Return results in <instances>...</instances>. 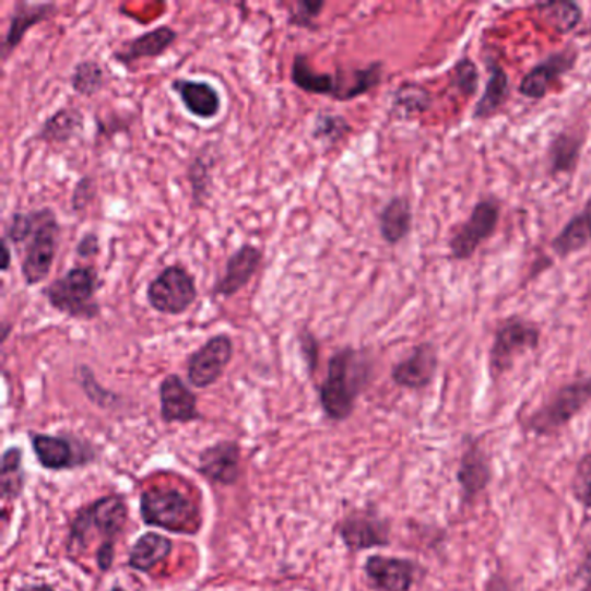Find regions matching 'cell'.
<instances>
[{
  "instance_id": "9a60e30c",
  "label": "cell",
  "mask_w": 591,
  "mask_h": 591,
  "mask_svg": "<svg viewBox=\"0 0 591 591\" xmlns=\"http://www.w3.org/2000/svg\"><path fill=\"white\" fill-rule=\"evenodd\" d=\"M264 260V252L256 245L245 244L227 259L226 271L218 277L212 288L214 297L229 298L239 294L248 283L252 282Z\"/></svg>"
},
{
  "instance_id": "74e56055",
  "label": "cell",
  "mask_w": 591,
  "mask_h": 591,
  "mask_svg": "<svg viewBox=\"0 0 591 591\" xmlns=\"http://www.w3.org/2000/svg\"><path fill=\"white\" fill-rule=\"evenodd\" d=\"M75 375L80 386L85 390L87 398L91 399L94 404H97V406H109V404H114V401H117V395H115L114 392H108V390L103 389V387L96 382L94 371L88 368L87 365L76 366Z\"/></svg>"
},
{
  "instance_id": "4316f807",
  "label": "cell",
  "mask_w": 591,
  "mask_h": 591,
  "mask_svg": "<svg viewBox=\"0 0 591 591\" xmlns=\"http://www.w3.org/2000/svg\"><path fill=\"white\" fill-rule=\"evenodd\" d=\"M487 67H489V79H487L483 96L474 109V118H478V120L495 117L510 96V79L504 68L499 67L495 59L493 61L489 59Z\"/></svg>"
},
{
  "instance_id": "603a6c76",
  "label": "cell",
  "mask_w": 591,
  "mask_h": 591,
  "mask_svg": "<svg viewBox=\"0 0 591 591\" xmlns=\"http://www.w3.org/2000/svg\"><path fill=\"white\" fill-rule=\"evenodd\" d=\"M198 470L212 483L232 486L239 477V446L235 440H224L203 449Z\"/></svg>"
},
{
  "instance_id": "484cf974",
  "label": "cell",
  "mask_w": 591,
  "mask_h": 591,
  "mask_svg": "<svg viewBox=\"0 0 591 591\" xmlns=\"http://www.w3.org/2000/svg\"><path fill=\"white\" fill-rule=\"evenodd\" d=\"M591 244V198L588 200L584 209L570 218L564 226L563 232L555 236L552 241V250L555 256L566 257L572 253L581 252L587 245Z\"/></svg>"
},
{
  "instance_id": "4fadbf2b",
  "label": "cell",
  "mask_w": 591,
  "mask_h": 591,
  "mask_svg": "<svg viewBox=\"0 0 591 591\" xmlns=\"http://www.w3.org/2000/svg\"><path fill=\"white\" fill-rule=\"evenodd\" d=\"M365 575L375 591H410L418 566L410 558L371 555L366 558Z\"/></svg>"
},
{
  "instance_id": "2e32d148",
  "label": "cell",
  "mask_w": 591,
  "mask_h": 591,
  "mask_svg": "<svg viewBox=\"0 0 591 591\" xmlns=\"http://www.w3.org/2000/svg\"><path fill=\"white\" fill-rule=\"evenodd\" d=\"M339 536L353 552L387 546L389 545V524L377 513L363 510V512L351 513L342 520V524L339 525Z\"/></svg>"
},
{
  "instance_id": "7c38bea8",
  "label": "cell",
  "mask_w": 591,
  "mask_h": 591,
  "mask_svg": "<svg viewBox=\"0 0 591 591\" xmlns=\"http://www.w3.org/2000/svg\"><path fill=\"white\" fill-rule=\"evenodd\" d=\"M457 478L458 486L462 490V501L465 505L474 504L477 496L489 486L493 470H490L489 458L484 451L481 439H475L472 436L466 437Z\"/></svg>"
},
{
  "instance_id": "83f0119b",
  "label": "cell",
  "mask_w": 591,
  "mask_h": 591,
  "mask_svg": "<svg viewBox=\"0 0 591 591\" xmlns=\"http://www.w3.org/2000/svg\"><path fill=\"white\" fill-rule=\"evenodd\" d=\"M584 138L578 132H560L548 147L549 174H570L578 168Z\"/></svg>"
},
{
  "instance_id": "ac0fdd59",
  "label": "cell",
  "mask_w": 591,
  "mask_h": 591,
  "mask_svg": "<svg viewBox=\"0 0 591 591\" xmlns=\"http://www.w3.org/2000/svg\"><path fill=\"white\" fill-rule=\"evenodd\" d=\"M159 413L165 424H189L202 418L198 398L179 375L170 374L159 383Z\"/></svg>"
},
{
  "instance_id": "9c48e42d",
  "label": "cell",
  "mask_w": 591,
  "mask_h": 591,
  "mask_svg": "<svg viewBox=\"0 0 591 591\" xmlns=\"http://www.w3.org/2000/svg\"><path fill=\"white\" fill-rule=\"evenodd\" d=\"M61 227L55 210L43 209V217L38 223L37 232L28 239L25 256L22 259V276L26 286H37L46 282L52 271L56 253H58V239Z\"/></svg>"
},
{
  "instance_id": "b9f144b4",
  "label": "cell",
  "mask_w": 591,
  "mask_h": 591,
  "mask_svg": "<svg viewBox=\"0 0 591 591\" xmlns=\"http://www.w3.org/2000/svg\"><path fill=\"white\" fill-rule=\"evenodd\" d=\"M297 339L298 345H300V353H303L304 359H306L309 375H315L316 368H318L319 359L318 339H316L315 333L310 332L309 328L306 327L300 328Z\"/></svg>"
},
{
  "instance_id": "d590c367",
  "label": "cell",
  "mask_w": 591,
  "mask_h": 591,
  "mask_svg": "<svg viewBox=\"0 0 591 591\" xmlns=\"http://www.w3.org/2000/svg\"><path fill=\"white\" fill-rule=\"evenodd\" d=\"M40 217H43V209L29 210V212H14L9 218V223L5 224V241L13 245H22L28 241L37 232Z\"/></svg>"
},
{
  "instance_id": "d6986e66",
  "label": "cell",
  "mask_w": 591,
  "mask_h": 591,
  "mask_svg": "<svg viewBox=\"0 0 591 591\" xmlns=\"http://www.w3.org/2000/svg\"><path fill=\"white\" fill-rule=\"evenodd\" d=\"M576 59H578V52L570 49L549 55L536 67L531 68V72L525 73L524 79L520 80L519 93L528 99L540 102L548 94L549 87L560 80V76L575 68Z\"/></svg>"
},
{
  "instance_id": "d6a6232c",
  "label": "cell",
  "mask_w": 591,
  "mask_h": 591,
  "mask_svg": "<svg viewBox=\"0 0 591 591\" xmlns=\"http://www.w3.org/2000/svg\"><path fill=\"white\" fill-rule=\"evenodd\" d=\"M351 132H353V127H351V123L342 115L319 111L316 115L315 126H312L310 135L319 144H323L324 150H330V147L342 143Z\"/></svg>"
},
{
  "instance_id": "1f68e13d",
  "label": "cell",
  "mask_w": 591,
  "mask_h": 591,
  "mask_svg": "<svg viewBox=\"0 0 591 591\" xmlns=\"http://www.w3.org/2000/svg\"><path fill=\"white\" fill-rule=\"evenodd\" d=\"M70 85H72L73 93L79 96H96L106 87L105 68L94 59H84L73 68Z\"/></svg>"
},
{
  "instance_id": "681fc988",
  "label": "cell",
  "mask_w": 591,
  "mask_h": 591,
  "mask_svg": "<svg viewBox=\"0 0 591 591\" xmlns=\"http://www.w3.org/2000/svg\"><path fill=\"white\" fill-rule=\"evenodd\" d=\"M114 591H123V590H122V588H118V587H117V588H115Z\"/></svg>"
},
{
  "instance_id": "ee69618b",
  "label": "cell",
  "mask_w": 591,
  "mask_h": 591,
  "mask_svg": "<svg viewBox=\"0 0 591 591\" xmlns=\"http://www.w3.org/2000/svg\"><path fill=\"white\" fill-rule=\"evenodd\" d=\"M484 591H516V588L508 581L507 576L499 575V572H493V575L487 578Z\"/></svg>"
},
{
  "instance_id": "7bdbcfd3",
  "label": "cell",
  "mask_w": 591,
  "mask_h": 591,
  "mask_svg": "<svg viewBox=\"0 0 591 591\" xmlns=\"http://www.w3.org/2000/svg\"><path fill=\"white\" fill-rule=\"evenodd\" d=\"M75 253L79 259H94L99 253V236L94 232L85 233L76 244Z\"/></svg>"
},
{
  "instance_id": "d4e9b609",
  "label": "cell",
  "mask_w": 591,
  "mask_h": 591,
  "mask_svg": "<svg viewBox=\"0 0 591 591\" xmlns=\"http://www.w3.org/2000/svg\"><path fill=\"white\" fill-rule=\"evenodd\" d=\"M84 114L75 106H63L56 114L47 118L40 129L35 132V141L43 143L64 144L70 143L73 138L84 130Z\"/></svg>"
},
{
  "instance_id": "7a4b0ae2",
  "label": "cell",
  "mask_w": 591,
  "mask_h": 591,
  "mask_svg": "<svg viewBox=\"0 0 591 591\" xmlns=\"http://www.w3.org/2000/svg\"><path fill=\"white\" fill-rule=\"evenodd\" d=\"M289 79L295 87L310 96H328L335 102H354L357 97L371 93L383 79V63L374 61L366 67L339 68L335 73L316 72L310 64L309 56L304 52L295 55Z\"/></svg>"
},
{
  "instance_id": "8d00e7d4",
  "label": "cell",
  "mask_w": 591,
  "mask_h": 591,
  "mask_svg": "<svg viewBox=\"0 0 591 591\" xmlns=\"http://www.w3.org/2000/svg\"><path fill=\"white\" fill-rule=\"evenodd\" d=\"M324 8H327L324 0H298L294 13H289L288 25L318 32L316 20L323 13Z\"/></svg>"
},
{
  "instance_id": "8992f818",
  "label": "cell",
  "mask_w": 591,
  "mask_h": 591,
  "mask_svg": "<svg viewBox=\"0 0 591 591\" xmlns=\"http://www.w3.org/2000/svg\"><path fill=\"white\" fill-rule=\"evenodd\" d=\"M591 401V377L578 378L566 386L558 387L546 403L541 404L529 416V433L534 436H552L567 427Z\"/></svg>"
},
{
  "instance_id": "cb8c5ba5",
  "label": "cell",
  "mask_w": 591,
  "mask_h": 591,
  "mask_svg": "<svg viewBox=\"0 0 591 591\" xmlns=\"http://www.w3.org/2000/svg\"><path fill=\"white\" fill-rule=\"evenodd\" d=\"M413 227L412 203L406 197L390 198L378 215V229L390 247L401 244L410 236Z\"/></svg>"
},
{
  "instance_id": "ab89813d",
  "label": "cell",
  "mask_w": 591,
  "mask_h": 591,
  "mask_svg": "<svg viewBox=\"0 0 591 591\" xmlns=\"http://www.w3.org/2000/svg\"><path fill=\"white\" fill-rule=\"evenodd\" d=\"M453 85L465 97L477 93L478 70L470 58H462L453 67Z\"/></svg>"
},
{
  "instance_id": "7dc6e473",
  "label": "cell",
  "mask_w": 591,
  "mask_h": 591,
  "mask_svg": "<svg viewBox=\"0 0 591 591\" xmlns=\"http://www.w3.org/2000/svg\"><path fill=\"white\" fill-rule=\"evenodd\" d=\"M11 330H13V323H9L8 319H4V321H2V344H5V340H8Z\"/></svg>"
},
{
  "instance_id": "f6af8a7d",
  "label": "cell",
  "mask_w": 591,
  "mask_h": 591,
  "mask_svg": "<svg viewBox=\"0 0 591 591\" xmlns=\"http://www.w3.org/2000/svg\"><path fill=\"white\" fill-rule=\"evenodd\" d=\"M578 576L583 579V591H591V545L588 546L587 555H584L583 564L579 567Z\"/></svg>"
},
{
  "instance_id": "f35d334b",
  "label": "cell",
  "mask_w": 591,
  "mask_h": 591,
  "mask_svg": "<svg viewBox=\"0 0 591 591\" xmlns=\"http://www.w3.org/2000/svg\"><path fill=\"white\" fill-rule=\"evenodd\" d=\"M570 487L576 501L587 510H591V453L584 454L579 460Z\"/></svg>"
},
{
  "instance_id": "bcb514c9",
  "label": "cell",
  "mask_w": 591,
  "mask_h": 591,
  "mask_svg": "<svg viewBox=\"0 0 591 591\" xmlns=\"http://www.w3.org/2000/svg\"><path fill=\"white\" fill-rule=\"evenodd\" d=\"M2 253H4V260H2V271L4 273H8L9 268H11V248H9V241H5L4 238H2Z\"/></svg>"
},
{
  "instance_id": "7402d4cb",
  "label": "cell",
  "mask_w": 591,
  "mask_h": 591,
  "mask_svg": "<svg viewBox=\"0 0 591 591\" xmlns=\"http://www.w3.org/2000/svg\"><path fill=\"white\" fill-rule=\"evenodd\" d=\"M174 93L179 96L186 111L200 120H214L223 109V97L217 88L205 80L174 79Z\"/></svg>"
},
{
  "instance_id": "e575fe53",
  "label": "cell",
  "mask_w": 591,
  "mask_h": 591,
  "mask_svg": "<svg viewBox=\"0 0 591 591\" xmlns=\"http://www.w3.org/2000/svg\"><path fill=\"white\" fill-rule=\"evenodd\" d=\"M188 180L191 186V197H193V206L202 209L210 197L212 188V164L203 155H197L191 159L188 167Z\"/></svg>"
},
{
  "instance_id": "836d02e7",
  "label": "cell",
  "mask_w": 591,
  "mask_h": 591,
  "mask_svg": "<svg viewBox=\"0 0 591 591\" xmlns=\"http://www.w3.org/2000/svg\"><path fill=\"white\" fill-rule=\"evenodd\" d=\"M23 486H25V474H23L22 451L20 448H9L2 457V477H0L2 498H17Z\"/></svg>"
},
{
  "instance_id": "ba28073f",
  "label": "cell",
  "mask_w": 591,
  "mask_h": 591,
  "mask_svg": "<svg viewBox=\"0 0 591 591\" xmlns=\"http://www.w3.org/2000/svg\"><path fill=\"white\" fill-rule=\"evenodd\" d=\"M198 286L185 265L173 264L147 283L146 300L158 315H185L197 303Z\"/></svg>"
},
{
  "instance_id": "44dd1931",
  "label": "cell",
  "mask_w": 591,
  "mask_h": 591,
  "mask_svg": "<svg viewBox=\"0 0 591 591\" xmlns=\"http://www.w3.org/2000/svg\"><path fill=\"white\" fill-rule=\"evenodd\" d=\"M56 13H58V5L55 2L32 4L25 0H17L13 13L9 14L8 32H5L4 43H2V59L8 61L9 56L13 55L23 43L28 29L34 28L38 23L51 20Z\"/></svg>"
},
{
  "instance_id": "4dcf8cb0",
  "label": "cell",
  "mask_w": 591,
  "mask_h": 591,
  "mask_svg": "<svg viewBox=\"0 0 591 591\" xmlns=\"http://www.w3.org/2000/svg\"><path fill=\"white\" fill-rule=\"evenodd\" d=\"M433 106V94L418 82H404L392 96V111L401 118L422 115Z\"/></svg>"
},
{
  "instance_id": "ffe728a7",
  "label": "cell",
  "mask_w": 591,
  "mask_h": 591,
  "mask_svg": "<svg viewBox=\"0 0 591 591\" xmlns=\"http://www.w3.org/2000/svg\"><path fill=\"white\" fill-rule=\"evenodd\" d=\"M177 34L173 26L159 25L156 28L144 32L138 37L129 38L122 46L111 52L115 63L130 68L143 59H155L167 52V49L176 43Z\"/></svg>"
},
{
  "instance_id": "f546056e",
  "label": "cell",
  "mask_w": 591,
  "mask_h": 591,
  "mask_svg": "<svg viewBox=\"0 0 591 591\" xmlns=\"http://www.w3.org/2000/svg\"><path fill=\"white\" fill-rule=\"evenodd\" d=\"M534 9L537 16L558 34H570L578 28L579 23L583 22V9L569 0L545 2V4H537Z\"/></svg>"
},
{
  "instance_id": "f907efd6",
  "label": "cell",
  "mask_w": 591,
  "mask_h": 591,
  "mask_svg": "<svg viewBox=\"0 0 591 591\" xmlns=\"http://www.w3.org/2000/svg\"><path fill=\"white\" fill-rule=\"evenodd\" d=\"M588 295H590L591 297V286H590V289H588Z\"/></svg>"
},
{
  "instance_id": "5bb4252c",
  "label": "cell",
  "mask_w": 591,
  "mask_h": 591,
  "mask_svg": "<svg viewBox=\"0 0 591 591\" xmlns=\"http://www.w3.org/2000/svg\"><path fill=\"white\" fill-rule=\"evenodd\" d=\"M437 366H439V357H437L436 345L422 342L413 347L410 356L394 365L390 377L395 386L403 389L424 390L434 382Z\"/></svg>"
},
{
  "instance_id": "30bf717a",
  "label": "cell",
  "mask_w": 591,
  "mask_h": 591,
  "mask_svg": "<svg viewBox=\"0 0 591 591\" xmlns=\"http://www.w3.org/2000/svg\"><path fill=\"white\" fill-rule=\"evenodd\" d=\"M501 217V205L496 198H484L475 203L472 214L449 239V252L454 260H469L478 248L493 238Z\"/></svg>"
},
{
  "instance_id": "52a82bcc",
  "label": "cell",
  "mask_w": 591,
  "mask_h": 591,
  "mask_svg": "<svg viewBox=\"0 0 591 591\" xmlns=\"http://www.w3.org/2000/svg\"><path fill=\"white\" fill-rule=\"evenodd\" d=\"M541 330L533 321L510 318L499 324L489 348L490 377L498 380L516 365L517 357L540 347Z\"/></svg>"
},
{
  "instance_id": "5b68a950",
  "label": "cell",
  "mask_w": 591,
  "mask_h": 591,
  "mask_svg": "<svg viewBox=\"0 0 591 591\" xmlns=\"http://www.w3.org/2000/svg\"><path fill=\"white\" fill-rule=\"evenodd\" d=\"M144 524L165 529L168 533L197 534L202 516L197 505L179 490H146L141 495Z\"/></svg>"
},
{
  "instance_id": "60d3db41",
  "label": "cell",
  "mask_w": 591,
  "mask_h": 591,
  "mask_svg": "<svg viewBox=\"0 0 591 591\" xmlns=\"http://www.w3.org/2000/svg\"><path fill=\"white\" fill-rule=\"evenodd\" d=\"M96 193V180L91 176L80 177L79 182H76L75 188H73L72 202H70L73 212H75V214L85 212L87 206L94 202Z\"/></svg>"
},
{
  "instance_id": "8fae6325",
  "label": "cell",
  "mask_w": 591,
  "mask_h": 591,
  "mask_svg": "<svg viewBox=\"0 0 591 591\" xmlns=\"http://www.w3.org/2000/svg\"><path fill=\"white\" fill-rule=\"evenodd\" d=\"M235 354L232 336L226 333L210 336L202 347L188 359V380L197 389H206L217 383L232 363Z\"/></svg>"
},
{
  "instance_id": "f1b7e54d",
  "label": "cell",
  "mask_w": 591,
  "mask_h": 591,
  "mask_svg": "<svg viewBox=\"0 0 591 591\" xmlns=\"http://www.w3.org/2000/svg\"><path fill=\"white\" fill-rule=\"evenodd\" d=\"M173 554V541L162 534L146 533L130 548L129 567L141 572H150L153 567L164 563Z\"/></svg>"
},
{
  "instance_id": "3957f363",
  "label": "cell",
  "mask_w": 591,
  "mask_h": 591,
  "mask_svg": "<svg viewBox=\"0 0 591 591\" xmlns=\"http://www.w3.org/2000/svg\"><path fill=\"white\" fill-rule=\"evenodd\" d=\"M127 516L129 508L120 495L105 496L82 508L70 528L68 549L84 552L93 537H102V545L97 549V566L102 570H108L114 566L115 543L126 528Z\"/></svg>"
},
{
  "instance_id": "277c9868",
  "label": "cell",
  "mask_w": 591,
  "mask_h": 591,
  "mask_svg": "<svg viewBox=\"0 0 591 591\" xmlns=\"http://www.w3.org/2000/svg\"><path fill=\"white\" fill-rule=\"evenodd\" d=\"M102 277L96 269L91 265H76L49 283L43 289V295L59 315L93 321L102 315V306L96 300L97 289L102 288Z\"/></svg>"
},
{
  "instance_id": "6da1fadb",
  "label": "cell",
  "mask_w": 591,
  "mask_h": 591,
  "mask_svg": "<svg viewBox=\"0 0 591 591\" xmlns=\"http://www.w3.org/2000/svg\"><path fill=\"white\" fill-rule=\"evenodd\" d=\"M371 360L365 351L344 347L328 360L324 382L319 386V403L324 415L333 422H344L353 415L357 398L368 386Z\"/></svg>"
},
{
  "instance_id": "c3c4849f",
  "label": "cell",
  "mask_w": 591,
  "mask_h": 591,
  "mask_svg": "<svg viewBox=\"0 0 591 591\" xmlns=\"http://www.w3.org/2000/svg\"><path fill=\"white\" fill-rule=\"evenodd\" d=\"M22 591H55L51 587H47V584H37V587H28L23 588Z\"/></svg>"
},
{
  "instance_id": "e0dca14e",
  "label": "cell",
  "mask_w": 591,
  "mask_h": 591,
  "mask_svg": "<svg viewBox=\"0 0 591 591\" xmlns=\"http://www.w3.org/2000/svg\"><path fill=\"white\" fill-rule=\"evenodd\" d=\"M32 448H34L37 462L47 470L73 469V466L85 465L94 460L93 449L82 451L84 446L80 445L76 448L75 442L67 437L34 434Z\"/></svg>"
}]
</instances>
